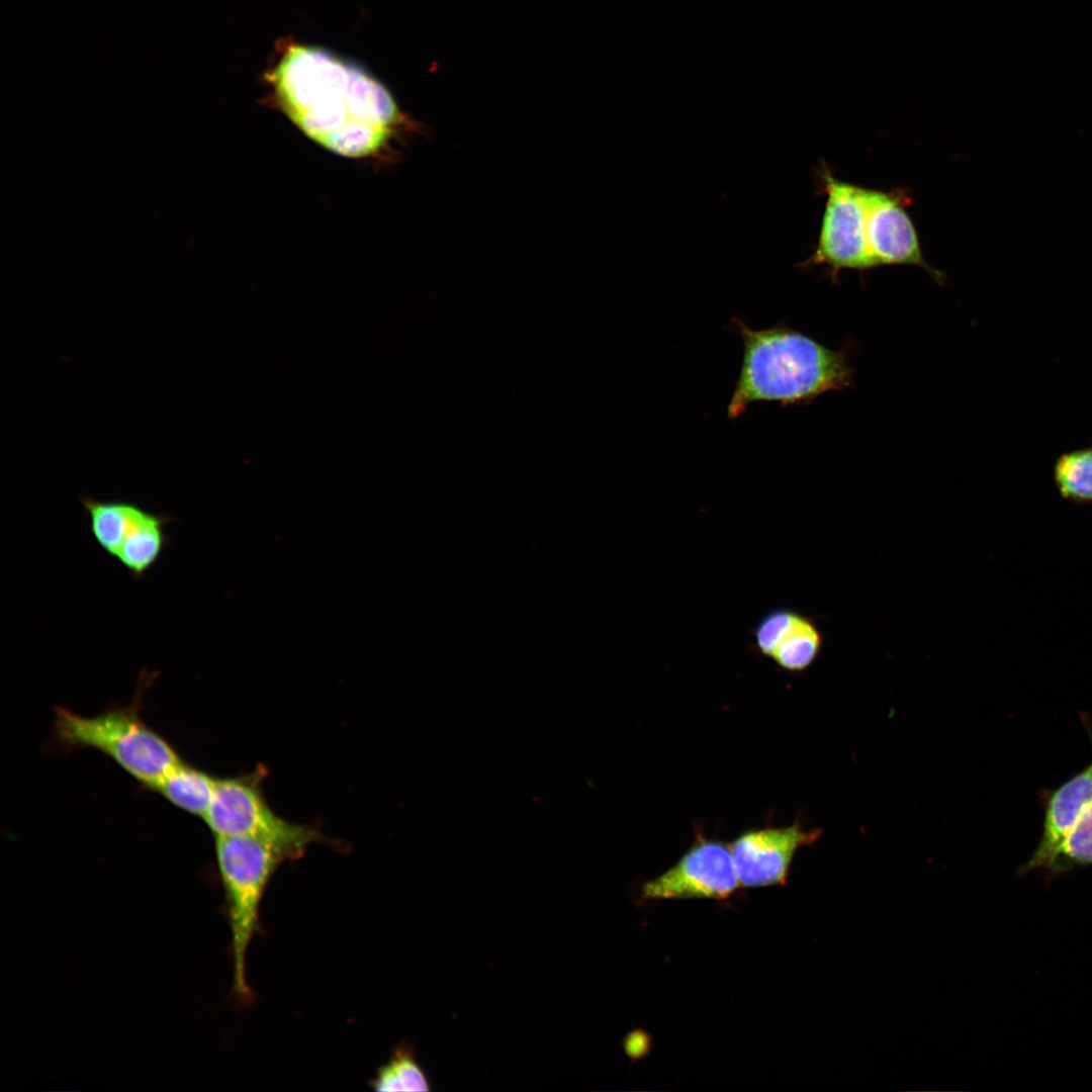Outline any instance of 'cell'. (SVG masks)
Returning a JSON list of instances; mask_svg holds the SVG:
<instances>
[{
  "label": "cell",
  "mask_w": 1092,
  "mask_h": 1092,
  "mask_svg": "<svg viewBox=\"0 0 1092 1092\" xmlns=\"http://www.w3.org/2000/svg\"><path fill=\"white\" fill-rule=\"evenodd\" d=\"M155 677L144 671L138 697L131 706L86 717L58 707L55 731L59 742L70 748H93L145 786L154 789L181 761L176 750L139 715L144 688Z\"/></svg>",
  "instance_id": "3"
},
{
  "label": "cell",
  "mask_w": 1092,
  "mask_h": 1092,
  "mask_svg": "<svg viewBox=\"0 0 1092 1092\" xmlns=\"http://www.w3.org/2000/svg\"><path fill=\"white\" fill-rule=\"evenodd\" d=\"M216 779L181 760L153 790L179 809L203 818L211 803Z\"/></svg>",
  "instance_id": "14"
},
{
  "label": "cell",
  "mask_w": 1092,
  "mask_h": 1092,
  "mask_svg": "<svg viewBox=\"0 0 1092 1092\" xmlns=\"http://www.w3.org/2000/svg\"><path fill=\"white\" fill-rule=\"evenodd\" d=\"M215 858L232 936L233 996L249 1004L254 995L246 974L248 948L260 930V908L268 884L290 859L276 845L252 837H215Z\"/></svg>",
  "instance_id": "4"
},
{
  "label": "cell",
  "mask_w": 1092,
  "mask_h": 1092,
  "mask_svg": "<svg viewBox=\"0 0 1092 1092\" xmlns=\"http://www.w3.org/2000/svg\"><path fill=\"white\" fill-rule=\"evenodd\" d=\"M738 885L729 845L699 835L673 867L643 885L641 896L648 900L725 899Z\"/></svg>",
  "instance_id": "7"
},
{
  "label": "cell",
  "mask_w": 1092,
  "mask_h": 1092,
  "mask_svg": "<svg viewBox=\"0 0 1092 1092\" xmlns=\"http://www.w3.org/2000/svg\"><path fill=\"white\" fill-rule=\"evenodd\" d=\"M734 322L743 360L728 405L731 420L756 401L808 403L823 392L849 386L852 373L841 352L783 325L752 330L738 318Z\"/></svg>",
  "instance_id": "2"
},
{
  "label": "cell",
  "mask_w": 1092,
  "mask_h": 1092,
  "mask_svg": "<svg viewBox=\"0 0 1092 1092\" xmlns=\"http://www.w3.org/2000/svg\"><path fill=\"white\" fill-rule=\"evenodd\" d=\"M270 81L290 120L341 156L377 153L403 122L386 87L363 68L322 48L292 46Z\"/></svg>",
  "instance_id": "1"
},
{
  "label": "cell",
  "mask_w": 1092,
  "mask_h": 1092,
  "mask_svg": "<svg viewBox=\"0 0 1092 1092\" xmlns=\"http://www.w3.org/2000/svg\"><path fill=\"white\" fill-rule=\"evenodd\" d=\"M376 1091H430L428 1077L410 1043H401L371 1081Z\"/></svg>",
  "instance_id": "17"
},
{
  "label": "cell",
  "mask_w": 1092,
  "mask_h": 1092,
  "mask_svg": "<svg viewBox=\"0 0 1092 1092\" xmlns=\"http://www.w3.org/2000/svg\"><path fill=\"white\" fill-rule=\"evenodd\" d=\"M866 238L873 267L912 264L936 279L941 275L925 262L914 224L899 194L863 188Z\"/></svg>",
  "instance_id": "9"
},
{
  "label": "cell",
  "mask_w": 1092,
  "mask_h": 1092,
  "mask_svg": "<svg viewBox=\"0 0 1092 1092\" xmlns=\"http://www.w3.org/2000/svg\"><path fill=\"white\" fill-rule=\"evenodd\" d=\"M819 828L786 827L751 829L729 845L739 885L747 888L783 885L799 848L814 843Z\"/></svg>",
  "instance_id": "8"
},
{
  "label": "cell",
  "mask_w": 1092,
  "mask_h": 1092,
  "mask_svg": "<svg viewBox=\"0 0 1092 1092\" xmlns=\"http://www.w3.org/2000/svg\"><path fill=\"white\" fill-rule=\"evenodd\" d=\"M266 768L242 776L217 778L203 819L215 837H252L282 849L290 860L301 857L324 839L314 826L290 822L269 805L262 782Z\"/></svg>",
  "instance_id": "5"
},
{
  "label": "cell",
  "mask_w": 1092,
  "mask_h": 1092,
  "mask_svg": "<svg viewBox=\"0 0 1092 1092\" xmlns=\"http://www.w3.org/2000/svg\"><path fill=\"white\" fill-rule=\"evenodd\" d=\"M80 502L87 514L95 542L113 558L129 530L146 511L132 502L102 500L88 494L82 495Z\"/></svg>",
  "instance_id": "13"
},
{
  "label": "cell",
  "mask_w": 1092,
  "mask_h": 1092,
  "mask_svg": "<svg viewBox=\"0 0 1092 1092\" xmlns=\"http://www.w3.org/2000/svg\"><path fill=\"white\" fill-rule=\"evenodd\" d=\"M1092 866V802L1084 809L1044 867L1053 878Z\"/></svg>",
  "instance_id": "16"
},
{
  "label": "cell",
  "mask_w": 1092,
  "mask_h": 1092,
  "mask_svg": "<svg viewBox=\"0 0 1092 1092\" xmlns=\"http://www.w3.org/2000/svg\"><path fill=\"white\" fill-rule=\"evenodd\" d=\"M827 195L817 247L802 265H825L836 276L842 269L873 268L866 238L863 188L836 179L823 166Z\"/></svg>",
  "instance_id": "6"
},
{
  "label": "cell",
  "mask_w": 1092,
  "mask_h": 1092,
  "mask_svg": "<svg viewBox=\"0 0 1092 1092\" xmlns=\"http://www.w3.org/2000/svg\"><path fill=\"white\" fill-rule=\"evenodd\" d=\"M1043 822L1037 845L1020 875L1043 870L1084 809L1092 802V760L1059 787L1042 793Z\"/></svg>",
  "instance_id": "11"
},
{
  "label": "cell",
  "mask_w": 1092,
  "mask_h": 1092,
  "mask_svg": "<svg viewBox=\"0 0 1092 1092\" xmlns=\"http://www.w3.org/2000/svg\"><path fill=\"white\" fill-rule=\"evenodd\" d=\"M752 647L779 668L806 671L821 654L824 637L817 622L791 608H776L760 617L752 629Z\"/></svg>",
  "instance_id": "10"
},
{
  "label": "cell",
  "mask_w": 1092,
  "mask_h": 1092,
  "mask_svg": "<svg viewBox=\"0 0 1092 1092\" xmlns=\"http://www.w3.org/2000/svg\"><path fill=\"white\" fill-rule=\"evenodd\" d=\"M173 521L146 510L129 530L114 558L133 578L144 577L159 561L169 546L167 527Z\"/></svg>",
  "instance_id": "12"
},
{
  "label": "cell",
  "mask_w": 1092,
  "mask_h": 1092,
  "mask_svg": "<svg viewBox=\"0 0 1092 1092\" xmlns=\"http://www.w3.org/2000/svg\"><path fill=\"white\" fill-rule=\"evenodd\" d=\"M1053 476L1062 498L1092 504V446L1062 453L1054 464Z\"/></svg>",
  "instance_id": "15"
}]
</instances>
